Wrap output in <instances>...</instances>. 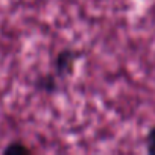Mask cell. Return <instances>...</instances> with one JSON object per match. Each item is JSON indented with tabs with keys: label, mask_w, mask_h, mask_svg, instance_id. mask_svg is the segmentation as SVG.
Wrapping results in <instances>:
<instances>
[{
	"label": "cell",
	"mask_w": 155,
	"mask_h": 155,
	"mask_svg": "<svg viewBox=\"0 0 155 155\" xmlns=\"http://www.w3.org/2000/svg\"><path fill=\"white\" fill-rule=\"evenodd\" d=\"M79 53H76L71 49H64L61 50L56 58H55V74L56 78H65L73 71L74 62L78 61Z\"/></svg>",
	"instance_id": "obj_1"
},
{
	"label": "cell",
	"mask_w": 155,
	"mask_h": 155,
	"mask_svg": "<svg viewBox=\"0 0 155 155\" xmlns=\"http://www.w3.org/2000/svg\"><path fill=\"white\" fill-rule=\"evenodd\" d=\"M35 88L43 93H53L58 88V81L56 74H43L35 79Z\"/></svg>",
	"instance_id": "obj_2"
},
{
	"label": "cell",
	"mask_w": 155,
	"mask_h": 155,
	"mask_svg": "<svg viewBox=\"0 0 155 155\" xmlns=\"http://www.w3.org/2000/svg\"><path fill=\"white\" fill-rule=\"evenodd\" d=\"M31 152L32 149L21 141H12L3 149V153H31Z\"/></svg>",
	"instance_id": "obj_3"
},
{
	"label": "cell",
	"mask_w": 155,
	"mask_h": 155,
	"mask_svg": "<svg viewBox=\"0 0 155 155\" xmlns=\"http://www.w3.org/2000/svg\"><path fill=\"white\" fill-rule=\"evenodd\" d=\"M146 150L150 155H155V126H152L146 137Z\"/></svg>",
	"instance_id": "obj_4"
}]
</instances>
